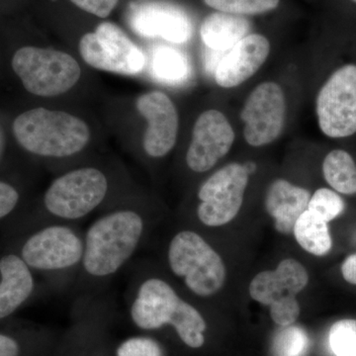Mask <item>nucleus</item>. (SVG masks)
<instances>
[{
	"label": "nucleus",
	"mask_w": 356,
	"mask_h": 356,
	"mask_svg": "<svg viewBox=\"0 0 356 356\" xmlns=\"http://www.w3.org/2000/svg\"><path fill=\"white\" fill-rule=\"evenodd\" d=\"M144 220L133 210H117L96 220L84 238L83 269L92 277H108L125 266L139 247Z\"/></svg>",
	"instance_id": "obj_1"
},
{
	"label": "nucleus",
	"mask_w": 356,
	"mask_h": 356,
	"mask_svg": "<svg viewBox=\"0 0 356 356\" xmlns=\"http://www.w3.org/2000/svg\"><path fill=\"white\" fill-rule=\"evenodd\" d=\"M130 313L135 325L147 331L172 325L189 348H201L205 341L202 315L159 278H149L140 285Z\"/></svg>",
	"instance_id": "obj_2"
},
{
	"label": "nucleus",
	"mask_w": 356,
	"mask_h": 356,
	"mask_svg": "<svg viewBox=\"0 0 356 356\" xmlns=\"http://www.w3.org/2000/svg\"><path fill=\"white\" fill-rule=\"evenodd\" d=\"M13 133L26 151L50 158L79 153L90 139L88 124L81 118L46 108L20 114L13 122Z\"/></svg>",
	"instance_id": "obj_3"
},
{
	"label": "nucleus",
	"mask_w": 356,
	"mask_h": 356,
	"mask_svg": "<svg viewBox=\"0 0 356 356\" xmlns=\"http://www.w3.org/2000/svg\"><path fill=\"white\" fill-rule=\"evenodd\" d=\"M14 72L28 92L42 97L64 95L76 86L81 70L65 51L23 47L13 58Z\"/></svg>",
	"instance_id": "obj_4"
},
{
	"label": "nucleus",
	"mask_w": 356,
	"mask_h": 356,
	"mask_svg": "<svg viewBox=\"0 0 356 356\" xmlns=\"http://www.w3.org/2000/svg\"><path fill=\"white\" fill-rule=\"evenodd\" d=\"M172 273L184 278L194 294L208 297L219 291L226 280V267L221 257L192 231L179 232L168 248Z\"/></svg>",
	"instance_id": "obj_5"
},
{
	"label": "nucleus",
	"mask_w": 356,
	"mask_h": 356,
	"mask_svg": "<svg viewBox=\"0 0 356 356\" xmlns=\"http://www.w3.org/2000/svg\"><path fill=\"white\" fill-rule=\"evenodd\" d=\"M108 180L102 170L83 168L51 182L44 193L47 210L58 219L74 221L88 216L106 197Z\"/></svg>",
	"instance_id": "obj_6"
},
{
	"label": "nucleus",
	"mask_w": 356,
	"mask_h": 356,
	"mask_svg": "<svg viewBox=\"0 0 356 356\" xmlns=\"http://www.w3.org/2000/svg\"><path fill=\"white\" fill-rule=\"evenodd\" d=\"M318 128L325 137L346 139L356 134V65L337 67L316 98Z\"/></svg>",
	"instance_id": "obj_7"
},
{
	"label": "nucleus",
	"mask_w": 356,
	"mask_h": 356,
	"mask_svg": "<svg viewBox=\"0 0 356 356\" xmlns=\"http://www.w3.org/2000/svg\"><path fill=\"white\" fill-rule=\"evenodd\" d=\"M79 51L86 64L96 70L123 76H134L144 69V53L114 23H102L95 33L79 42Z\"/></svg>",
	"instance_id": "obj_8"
},
{
	"label": "nucleus",
	"mask_w": 356,
	"mask_h": 356,
	"mask_svg": "<svg viewBox=\"0 0 356 356\" xmlns=\"http://www.w3.org/2000/svg\"><path fill=\"white\" fill-rule=\"evenodd\" d=\"M250 173L242 163H232L211 175L198 192L199 220L208 227L233 221L242 208Z\"/></svg>",
	"instance_id": "obj_9"
},
{
	"label": "nucleus",
	"mask_w": 356,
	"mask_h": 356,
	"mask_svg": "<svg viewBox=\"0 0 356 356\" xmlns=\"http://www.w3.org/2000/svg\"><path fill=\"white\" fill-rule=\"evenodd\" d=\"M286 111V97L280 84L259 83L248 96L241 112L245 142L254 147L273 144L283 132Z\"/></svg>",
	"instance_id": "obj_10"
},
{
	"label": "nucleus",
	"mask_w": 356,
	"mask_h": 356,
	"mask_svg": "<svg viewBox=\"0 0 356 356\" xmlns=\"http://www.w3.org/2000/svg\"><path fill=\"white\" fill-rule=\"evenodd\" d=\"M83 252L84 242L74 229L64 225H53L29 238L21 254L31 268L57 271L81 264Z\"/></svg>",
	"instance_id": "obj_11"
},
{
	"label": "nucleus",
	"mask_w": 356,
	"mask_h": 356,
	"mask_svg": "<svg viewBox=\"0 0 356 356\" xmlns=\"http://www.w3.org/2000/svg\"><path fill=\"white\" fill-rule=\"evenodd\" d=\"M236 133L226 115L210 109L199 115L192 131L186 163L192 172H208L231 151Z\"/></svg>",
	"instance_id": "obj_12"
},
{
	"label": "nucleus",
	"mask_w": 356,
	"mask_h": 356,
	"mask_svg": "<svg viewBox=\"0 0 356 356\" xmlns=\"http://www.w3.org/2000/svg\"><path fill=\"white\" fill-rule=\"evenodd\" d=\"M136 106L147 121L143 139L145 152L152 158H163L177 140L179 117L175 103L165 92L154 90L140 95Z\"/></svg>",
	"instance_id": "obj_13"
},
{
	"label": "nucleus",
	"mask_w": 356,
	"mask_h": 356,
	"mask_svg": "<svg viewBox=\"0 0 356 356\" xmlns=\"http://www.w3.org/2000/svg\"><path fill=\"white\" fill-rule=\"evenodd\" d=\"M129 21L134 31L147 38H163L182 44L191 37L192 26L187 14L165 2L133 4Z\"/></svg>",
	"instance_id": "obj_14"
},
{
	"label": "nucleus",
	"mask_w": 356,
	"mask_h": 356,
	"mask_svg": "<svg viewBox=\"0 0 356 356\" xmlns=\"http://www.w3.org/2000/svg\"><path fill=\"white\" fill-rule=\"evenodd\" d=\"M270 54V42L259 33L248 34L234 44L218 63L215 81L220 88L231 89L242 86L254 76Z\"/></svg>",
	"instance_id": "obj_15"
},
{
	"label": "nucleus",
	"mask_w": 356,
	"mask_h": 356,
	"mask_svg": "<svg viewBox=\"0 0 356 356\" xmlns=\"http://www.w3.org/2000/svg\"><path fill=\"white\" fill-rule=\"evenodd\" d=\"M309 282L303 264L293 259H284L273 271H262L250 284V297L264 306L273 305L296 297Z\"/></svg>",
	"instance_id": "obj_16"
},
{
	"label": "nucleus",
	"mask_w": 356,
	"mask_h": 356,
	"mask_svg": "<svg viewBox=\"0 0 356 356\" xmlns=\"http://www.w3.org/2000/svg\"><path fill=\"white\" fill-rule=\"evenodd\" d=\"M310 192L303 187L278 178L269 185L266 195V208L275 221V229L283 235L293 233L300 216L308 209Z\"/></svg>",
	"instance_id": "obj_17"
},
{
	"label": "nucleus",
	"mask_w": 356,
	"mask_h": 356,
	"mask_svg": "<svg viewBox=\"0 0 356 356\" xmlns=\"http://www.w3.org/2000/svg\"><path fill=\"white\" fill-rule=\"evenodd\" d=\"M29 268L15 254L0 259V318L11 315L32 294L34 280Z\"/></svg>",
	"instance_id": "obj_18"
},
{
	"label": "nucleus",
	"mask_w": 356,
	"mask_h": 356,
	"mask_svg": "<svg viewBox=\"0 0 356 356\" xmlns=\"http://www.w3.org/2000/svg\"><path fill=\"white\" fill-rule=\"evenodd\" d=\"M250 30V22L245 16L217 13L204 19L200 28L203 43L213 51H228Z\"/></svg>",
	"instance_id": "obj_19"
},
{
	"label": "nucleus",
	"mask_w": 356,
	"mask_h": 356,
	"mask_svg": "<svg viewBox=\"0 0 356 356\" xmlns=\"http://www.w3.org/2000/svg\"><path fill=\"white\" fill-rule=\"evenodd\" d=\"M323 175L334 191L344 195L356 194V163L344 149H332L325 156Z\"/></svg>",
	"instance_id": "obj_20"
},
{
	"label": "nucleus",
	"mask_w": 356,
	"mask_h": 356,
	"mask_svg": "<svg viewBox=\"0 0 356 356\" xmlns=\"http://www.w3.org/2000/svg\"><path fill=\"white\" fill-rule=\"evenodd\" d=\"M293 233L301 248L309 254L322 257L331 250L332 242L327 222L309 210L297 220Z\"/></svg>",
	"instance_id": "obj_21"
},
{
	"label": "nucleus",
	"mask_w": 356,
	"mask_h": 356,
	"mask_svg": "<svg viewBox=\"0 0 356 356\" xmlns=\"http://www.w3.org/2000/svg\"><path fill=\"white\" fill-rule=\"evenodd\" d=\"M153 72L166 83H181L188 76L189 65L180 51L172 48H159L154 51Z\"/></svg>",
	"instance_id": "obj_22"
},
{
	"label": "nucleus",
	"mask_w": 356,
	"mask_h": 356,
	"mask_svg": "<svg viewBox=\"0 0 356 356\" xmlns=\"http://www.w3.org/2000/svg\"><path fill=\"white\" fill-rule=\"evenodd\" d=\"M310 339L302 327L287 325L276 334L273 341L274 356H306Z\"/></svg>",
	"instance_id": "obj_23"
},
{
	"label": "nucleus",
	"mask_w": 356,
	"mask_h": 356,
	"mask_svg": "<svg viewBox=\"0 0 356 356\" xmlns=\"http://www.w3.org/2000/svg\"><path fill=\"white\" fill-rule=\"evenodd\" d=\"M206 6L219 13L234 15H259L270 13L280 6V0H203Z\"/></svg>",
	"instance_id": "obj_24"
},
{
	"label": "nucleus",
	"mask_w": 356,
	"mask_h": 356,
	"mask_svg": "<svg viewBox=\"0 0 356 356\" xmlns=\"http://www.w3.org/2000/svg\"><path fill=\"white\" fill-rule=\"evenodd\" d=\"M329 343L336 356H356V320L343 318L332 325Z\"/></svg>",
	"instance_id": "obj_25"
},
{
	"label": "nucleus",
	"mask_w": 356,
	"mask_h": 356,
	"mask_svg": "<svg viewBox=\"0 0 356 356\" xmlns=\"http://www.w3.org/2000/svg\"><path fill=\"white\" fill-rule=\"evenodd\" d=\"M325 222L332 221L344 210L343 198L337 192L329 188H320L311 195L308 209Z\"/></svg>",
	"instance_id": "obj_26"
},
{
	"label": "nucleus",
	"mask_w": 356,
	"mask_h": 356,
	"mask_svg": "<svg viewBox=\"0 0 356 356\" xmlns=\"http://www.w3.org/2000/svg\"><path fill=\"white\" fill-rule=\"evenodd\" d=\"M117 356H163L161 346L149 337H132L117 350Z\"/></svg>",
	"instance_id": "obj_27"
},
{
	"label": "nucleus",
	"mask_w": 356,
	"mask_h": 356,
	"mask_svg": "<svg viewBox=\"0 0 356 356\" xmlns=\"http://www.w3.org/2000/svg\"><path fill=\"white\" fill-rule=\"evenodd\" d=\"M300 315V306L296 297L283 300L270 306L273 322L281 327H287L296 322Z\"/></svg>",
	"instance_id": "obj_28"
},
{
	"label": "nucleus",
	"mask_w": 356,
	"mask_h": 356,
	"mask_svg": "<svg viewBox=\"0 0 356 356\" xmlns=\"http://www.w3.org/2000/svg\"><path fill=\"white\" fill-rule=\"evenodd\" d=\"M77 7L100 18L108 17L119 0H70Z\"/></svg>",
	"instance_id": "obj_29"
},
{
	"label": "nucleus",
	"mask_w": 356,
	"mask_h": 356,
	"mask_svg": "<svg viewBox=\"0 0 356 356\" xmlns=\"http://www.w3.org/2000/svg\"><path fill=\"white\" fill-rule=\"evenodd\" d=\"M19 194L11 185L0 181V219L7 216L17 205Z\"/></svg>",
	"instance_id": "obj_30"
},
{
	"label": "nucleus",
	"mask_w": 356,
	"mask_h": 356,
	"mask_svg": "<svg viewBox=\"0 0 356 356\" xmlns=\"http://www.w3.org/2000/svg\"><path fill=\"white\" fill-rule=\"evenodd\" d=\"M341 274L346 282L356 285V254L348 255L344 259L341 266Z\"/></svg>",
	"instance_id": "obj_31"
},
{
	"label": "nucleus",
	"mask_w": 356,
	"mask_h": 356,
	"mask_svg": "<svg viewBox=\"0 0 356 356\" xmlns=\"http://www.w3.org/2000/svg\"><path fill=\"white\" fill-rule=\"evenodd\" d=\"M19 348L14 339L0 334V356H18Z\"/></svg>",
	"instance_id": "obj_32"
},
{
	"label": "nucleus",
	"mask_w": 356,
	"mask_h": 356,
	"mask_svg": "<svg viewBox=\"0 0 356 356\" xmlns=\"http://www.w3.org/2000/svg\"><path fill=\"white\" fill-rule=\"evenodd\" d=\"M245 170H248V172L250 173H252V172H254V170H255V168H257V165H255L254 163H245Z\"/></svg>",
	"instance_id": "obj_33"
},
{
	"label": "nucleus",
	"mask_w": 356,
	"mask_h": 356,
	"mask_svg": "<svg viewBox=\"0 0 356 356\" xmlns=\"http://www.w3.org/2000/svg\"><path fill=\"white\" fill-rule=\"evenodd\" d=\"M350 1L355 2V3H356V0H350Z\"/></svg>",
	"instance_id": "obj_34"
}]
</instances>
